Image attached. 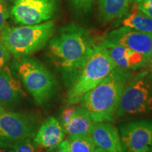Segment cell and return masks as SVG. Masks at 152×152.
Wrapping results in <instances>:
<instances>
[{
    "mask_svg": "<svg viewBox=\"0 0 152 152\" xmlns=\"http://www.w3.org/2000/svg\"><path fill=\"white\" fill-rule=\"evenodd\" d=\"M97 44L87 29L71 23L63 27L49 39L48 52L54 65L71 85Z\"/></svg>",
    "mask_w": 152,
    "mask_h": 152,
    "instance_id": "1",
    "label": "cell"
},
{
    "mask_svg": "<svg viewBox=\"0 0 152 152\" xmlns=\"http://www.w3.org/2000/svg\"><path fill=\"white\" fill-rule=\"evenodd\" d=\"M133 75L116 67L82 99L94 123L113 122L123 91Z\"/></svg>",
    "mask_w": 152,
    "mask_h": 152,
    "instance_id": "2",
    "label": "cell"
},
{
    "mask_svg": "<svg viewBox=\"0 0 152 152\" xmlns=\"http://www.w3.org/2000/svg\"><path fill=\"white\" fill-rule=\"evenodd\" d=\"M55 23L53 21L20 27L5 26L0 42L15 58L28 56L42 49L54 35Z\"/></svg>",
    "mask_w": 152,
    "mask_h": 152,
    "instance_id": "3",
    "label": "cell"
},
{
    "mask_svg": "<svg viewBox=\"0 0 152 152\" xmlns=\"http://www.w3.org/2000/svg\"><path fill=\"white\" fill-rule=\"evenodd\" d=\"M116 68L105 47L99 43L82 68L79 75L71 84L67 93V103L74 105L81 102L92 90Z\"/></svg>",
    "mask_w": 152,
    "mask_h": 152,
    "instance_id": "4",
    "label": "cell"
},
{
    "mask_svg": "<svg viewBox=\"0 0 152 152\" xmlns=\"http://www.w3.org/2000/svg\"><path fill=\"white\" fill-rule=\"evenodd\" d=\"M15 67L23 83L38 105L49 102L56 91L54 75L42 63L28 56L17 58Z\"/></svg>",
    "mask_w": 152,
    "mask_h": 152,
    "instance_id": "5",
    "label": "cell"
},
{
    "mask_svg": "<svg viewBox=\"0 0 152 152\" xmlns=\"http://www.w3.org/2000/svg\"><path fill=\"white\" fill-rule=\"evenodd\" d=\"M152 111V81L147 72L133 75L123 91L116 118Z\"/></svg>",
    "mask_w": 152,
    "mask_h": 152,
    "instance_id": "6",
    "label": "cell"
},
{
    "mask_svg": "<svg viewBox=\"0 0 152 152\" xmlns=\"http://www.w3.org/2000/svg\"><path fill=\"white\" fill-rule=\"evenodd\" d=\"M39 121L33 114L4 111L0 116V146L13 147L26 139H33Z\"/></svg>",
    "mask_w": 152,
    "mask_h": 152,
    "instance_id": "7",
    "label": "cell"
},
{
    "mask_svg": "<svg viewBox=\"0 0 152 152\" xmlns=\"http://www.w3.org/2000/svg\"><path fill=\"white\" fill-rule=\"evenodd\" d=\"M56 11V0H14L11 14L17 23L32 26L50 20Z\"/></svg>",
    "mask_w": 152,
    "mask_h": 152,
    "instance_id": "8",
    "label": "cell"
},
{
    "mask_svg": "<svg viewBox=\"0 0 152 152\" xmlns=\"http://www.w3.org/2000/svg\"><path fill=\"white\" fill-rule=\"evenodd\" d=\"M123 152H150L152 148V121L125 123L120 128Z\"/></svg>",
    "mask_w": 152,
    "mask_h": 152,
    "instance_id": "9",
    "label": "cell"
},
{
    "mask_svg": "<svg viewBox=\"0 0 152 152\" xmlns=\"http://www.w3.org/2000/svg\"><path fill=\"white\" fill-rule=\"evenodd\" d=\"M105 39L140 53L149 61L152 46V34L142 33L123 26L110 32Z\"/></svg>",
    "mask_w": 152,
    "mask_h": 152,
    "instance_id": "10",
    "label": "cell"
},
{
    "mask_svg": "<svg viewBox=\"0 0 152 152\" xmlns=\"http://www.w3.org/2000/svg\"><path fill=\"white\" fill-rule=\"evenodd\" d=\"M116 67L124 71H136L149 64V61L144 55L134 52L117 43L106 39L101 42Z\"/></svg>",
    "mask_w": 152,
    "mask_h": 152,
    "instance_id": "11",
    "label": "cell"
},
{
    "mask_svg": "<svg viewBox=\"0 0 152 152\" xmlns=\"http://www.w3.org/2000/svg\"><path fill=\"white\" fill-rule=\"evenodd\" d=\"M25 96L20 81L9 66L0 68V104L4 108H11Z\"/></svg>",
    "mask_w": 152,
    "mask_h": 152,
    "instance_id": "12",
    "label": "cell"
},
{
    "mask_svg": "<svg viewBox=\"0 0 152 152\" xmlns=\"http://www.w3.org/2000/svg\"><path fill=\"white\" fill-rule=\"evenodd\" d=\"M90 137L96 147L108 152H123L119 131L109 122L94 123Z\"/></svg>",
    "mask_w": 152,
    "mask_h": 152,
    "instance_id": "13",
    "label": "cell"
},
{
    "mask_svg": "<svg viewBox=\"0 0 152 152\" xmlns=\"http://www.w3.org/2000/svg\"><path fill=\"white\" fill-rule=\"evenodd\" d=\"M65 131L59 121L54 117H49L38 128L33 140L39 146L54 149L64 140Z\"/></svg>",
    "mask_w": 152,
    "mask_h": 152,
    "instance_id": "14",
    "label": "cell"
},
{
    "mask_svg": "<svg viewBox=\"0 0 152 152\" xmlns=\"http://www.w3.org/2000/svg\"><path fill=\"white\" fill-rule=\"evenodd\" d=\"M93 124L88 111L83 106H76L69 118L61 125L69 136H90Z\"/></svg>",
    "mask_w": 152,
    "mask_h": 152,
    "instance_id": "15",
    "label": "cell"
},
{
    "mask_svg": "<svg viewBox=\"0 0 152 152\" xmlns=\"http://www.w3.org/2000/svg\"><path fill=\"white\" fill-rule=\"evenodd\" d=\"M128 0H97L98 17L102 23L111 22L128 14Z\"/></svg>",
    "mask_w": 152,
    "mask_h": 152,
    "instance_id": "16",
    "label": "cell"
},
{
    "mask_svg": "<svg viewBox=\"0 0 152 152\" xmlns=\"http://www.w3.org/2000/svg\"><path fill=\"white\" fill-rule=\"evenodd\" d=\"M123 26L132 28L142 33L152 34V18L140 11L135 5L123 19Z\"/></svg>",
    "mask_w": 152,
    "mask_h": 152,
    "instance_id": "17",
    "label": "cell"
},
{
    "mask_svg": "<svg viewBox=\"0 0 152 152\" xmlns=\"http://www.w3.org/2000/svg\"><path fill=\"white\" fill-rule=\"evenodd\" d=\"M68 140L71 152H94L96 147L90 136H69Z\"/></svg>",
    "mask_w": 152,
    "mask_h": 152,
    "instance_id": "18",
    "label": "cell"
},
{
    "mask_svg": "<svg viewBox=\"0 0 152 152\" xmlns=\"http://www.w3.org/2000/svg\"><path fill=\"white\" fill-rule=\"evenodd\" d=\"M13 149L14 152H42L43 147L32 139H26L15 144Z\"/></svg>",
    "mask_w": 152,
    "mask_h": 152,
    "instance_id": "19",
    "label": "cell"
},
{
    "mask_svg": "<svg viewBox=\"0 0 152 152\" xmlns=\"http://www.w3.org/2000/svg\"><path fill=\"white\" fill-rule=\"evenodd\" d=\"M71 2L76 11L87 14L92 11L94 0H71Z\"/></svg>",
    "mask_w": 152,
    "mask_h": 152,
    "instance_id": "20",
    "label": "cell"
},
{
    "mask_svg": "<svg viewBox=\"0 0 152 152\" xmlns=\"http://www.w3.org/2000/svg\"><path fill=\"white\" fill-rule=\"evenodd\" d=\"M134 4L140 11L152 18V0H137Z\"/></svg>",
    "mask_w": 152,
    "mask_h": 152,
    "instance_id": "21",
    "label": "cell"
},
{
    "mask_svg": "<svg viewBox=\"0 0 152 152\" xmlns=\"http://www.w3.org/2000/svg\"><path fill=\"white\" fill-rule=\"evenodd\" d=\"M11 59V53L0 42V68L7 66Z\"/></svg>",
    "mask_w": 152,
    "mask_h": 152,
    "instance_id": "22",
    "label": "cell"
},
{
    "mask_svg": "<svg viewBox=\"0 0 152 152\" xmlns=\"http://www.w3.org/2000/svg\"><path fill=\"white\" fill-rule=\"evenodd\" d=\"M9 16V12L4 2H0V35L6 26V21Z\"/></svg>",
    "mask_w": 152,
    "mask_h": 152,
    "instance_id": "23",
    "label": "cell"
},
{
    "mask_svg": "<svg viewBox=\"0 0 152 152\" xmlns=\"http://www.w3.org/2000/svg\"><path fill=\"white\" fill-rule=\"evenodd\" d=\"M55 152H71V151H70V145L68 140H64V141L56 147V149Z\"/></svg>",
    "mask_w": 152,
    "mask_h": 152,
    "instance_id": "24",
    "label": "cell"
},
{
    "mask_svg": "<svg viewBox=\"0 0 152 152\" xmlns=\"http://www.w3.org/2000/svg\"><path fill=\"white\" fill-rule=\"evenodd\" d=\"M0 152H14V149L13 147L0 146Z\"/></svg>",
    "mask_w": 152,
    "mask_h": 152,
    "instance_id": "25",
    "label": "cell"
},
{
    "mask_svg": "<svg viewBox=\"0 0 152 152\" xmlns=\"http://www.w3.org/2000/svg\"><path fill=\"white\" fill-rule=\"evenodd\" d=\"M149 64L152 65V46H151V50H150V54H149Z\"/></svg>",
    "mask_w": 152,
    "mask_h": 152,
    "instance_id": "26",
    "label": "cell"
},
{
    "mask_svg": "<svg viewBox=\"0 0 152 152\" xmlns=\"http://www.w3.org/2000/svg\"><path fill=\"white\" fill-rule=\"evenodd\" d=\"M94 152H108V151H105V150L101 149V148H99V147H96V149H94Z\"/></svg>",
    "mask_w": 152,
    "mask_h": 152,
    "instance_id": "27",
    "label": "cell"
},
{
    "mask_svg": "<svg viewBox=\"0 0 152 152\" xmlns=\"http://www.w3.org/2000/svg\"><path fill=\"white\" fill-rule=\"evenodd\" d=\"M4 111H5L4 108L3 106H2V105H1V104H0V116H1V115H2V113H3Z\"/></svg>",
    "mask_w": 152,
    "mask_h": 152,
    "instance_id": "28",
    "label": "cell"
},
{
    "mask_svg": "<svg viewBox=\"0 0 152 152\" xmlns=\"http://www.w3.org/2000/svg\"><path fill=\"white\" fill-rule=\"evenodd\" d=\"M128 1L130 4H134L137 1V0H128Z\"/></svg>",
    "mask_w": 152,
    "mask_h": 152,
    "instance_id": "29",
    "label": "cell"
},
{
    "mask_svg": "<svg viewBox=\"0 0 152 152\" xmlns=\"http://www.w3.org/2000/svg\"><path fill=\"white\" fill-rule=\"evenodd\" d=\"M47 152H55V151H54V149H49Z\"/></svg>",
    "mask_w": 152,
    "mask_h": 152,
    "instance_id": "30",
    "label": "cell"
},
{
    "mask_svg": "<svg viewBox=\"0 0 152 152\" xmlns=\"http://www.w3.org/2000/svg\"><path fill=\"white\" fill-rule=\"evenodd\" d=\"M0 2H4V0H0Z\"/></svg>",
    "mask_w": 152,
    "mask_h": 152,
    "instance_id": "31",
    "label": "cell"
},
{
    "mask_svg": "<svg viewBox=\"0 0 152 152\" xmlns=\"http://www.w3.org/2000/svg\"><path fill=\"white\" fill-rule=\"evenodd\" d=\"M150 152H152V148H151V151H150Z\"/></svg>",
    "mask_w": 152,
    "mask_h": 152,
    "instance_id": "32",
    "label": "cell"
},
{
    "mask_svg": "<svg viewBox=\"0 0 152 152\" xmlns=\"http://www.w3.org/2000/svg\"><path fill=\"white\" fill-rule=\"evenodd\" d=\"M151 66H152V65H151Z\"/></svg>",
    "mask_w": 152,
    "mask_h": 152,
    "instance_id": "33",
    "label": "cell"
}]
</instances>
